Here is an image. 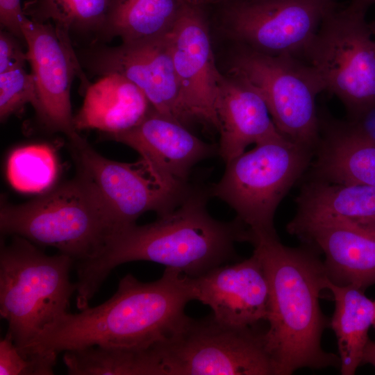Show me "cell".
<instances>
[{
    "label": "cell",
    "instance_id": "obj_1",
    "mask_svg": "<svg viewBox=\"0 0 375 375\" xmlns=\"http://www.w3.org/2000/svg\"><path fill=\"white\" fill-rule=\"evenodd\" d=\"M209 197V188H192L172 210L151 223L117 231L99 256L76 262L78 309L89 306L111 271L123 263L151 261L194 278L235 258V244L249 242V229L237 217H212L206 208Z\"/></svg>",
    "mask_w": 375,
    "mask_h": 375
},
{
    "label": "cell",
    "instance_id": "obj_2",
    "mask_svg": "<svg viewBox=\"0 0 375 375\" xmlns=\"http://www.w3.org/2000/svg\"><path fill=\"white\" fill-rule=\"evenodd\" d=\"M249 243L268 283L265 340L274 375H290L303 367H340L339 356L322 347L329 320L319 299L328 277L317 251L307 245L287 247L277 233H251Z\"/></svg>",
    "mask_w": 375,
    "mask_h": 375
},
{
    "label": "cell",
    "instance_id": "obj_3",
    "mask_svg": "<svg viewBox=\"0 0 375 375\" xmlns=\"http://www.w3.org/2000/svg\"><path fill=\"white\" fill-rule=\"evenodd\" d=\"M193 301L190 277L165 267L162 276L142 282L128 274L101 305L67 312L34 342L32 353H52L93 346L145 347L166 340L185 323Z\"/></svg>",
    "mask_w": 375,
    "mask_h": 375
},
{
    "label": "cell",
    "instance_id": "obj_4",
    "mask_svg": "<svg viewBox=\"0 0 375 375\" xmlns=\"http://www.w3.org/2000/svg\"><path fill=\"white\" fill-rule=\"evenodd\" d=\"M0 230L3 235L54 247L81 262L99 256L117 228L92 183L76 172L28 202L16 205L1 197Z\"/></svg>",
    "mask_w": 375,
    "mask_h": 375
},
{
    "label": "cell",
    "instance_id": "obj_5",
    "mask_svg": "<svg viewBox=\"0 0 375 375\" xmlns=\"http://www.w3.org/2000/svg\"><path fill=\"white\" fill-rule=\"evenodd\" d=\"M74 260L49 256L24 238L2 239L0 248V315L17 348L31 356L37 339L68 312L76 283L70 281Z\"/></svg>",
    "mask_w": 375,
    "mask_h": 375
},
{
    "label": "cell",
    "instance_id": "obj_6",
    "mask_svg": "<svg viewBox=\"0 0 375 375\" xmlns=\"http://www.w3.org/2000/svg\"><path fill=\"white\" fill-rule=\"evenodd\" d=\"M313 149L283 135L269 138L226 162L210 196L230 206L253 233H276L275 212L310 162Z\"/></svg>",
    "mask_w": 375,
    "mask_h": 375
},
{
    "label": "cell",
    "instance_id": "obj_7",
    "mask_svg": "<svg viewBox=\"0 0 375 375\" xmlns=\"http://www.w3.org/2000/svg\"><path fill=\"white\" fill-rule=\"evenodd\" d=\"M367 11L350 2L331 11L303 57L349 116L375 105V38Z\"/></svg>",
    "mask_w": 375,
    "mask_h": 375
},
{
    "label": "cell",
    "instance_id": "obj_8",
    "mask_svg": "<svg viewBox=\"0 0 375 375\" xmlns=\"http://www.w3.org/2000/svg\"><path fill=\"white\" fill-rule=\"evenodd\" d=\"M265 331L188 317L156 345L163 375H274Z\"/></svg>",
    "mask_w": 375,
    "mask_h": 375
},
{
    "label": "cell",
    "instance_id": "obj_9",
    "mask_svg": "<svg viewBox=\"0 0 375 375\" xmlns=\"http://www.w3.org/2000/svg\"><path fill=\"white\" fill-rule=\"evenodd\" d=\"M241 47L233 59L231 73L262 96L281 135L315 151L320 140L316 99L326 90L319 75L301 58Z\"/></svg>",
    "mask_w": 375,
    "mask_h": 375
},
{
    "label": "cell",
    "instance_id": "obj_10",
    "mask_svg": "<svg viewBox=\"0 0 375 375\" xmlns=\"http://www.w3.org/2000/svg\"><path fill=\"white\" fill-rule=\"evenodd\" d=\"M69 149L76 172L92 183L117 231L136 224L147 212L160 216L172 210L193 188L162 174L141 157L134 162L108 159L81 136L69 141Z\"/></svg>",
    "mask_w": 375,
    "mask_h": 375
},
{
    "label": "cell",
    "instance_id": "obj_11",
    "mask_svg": "<svg viewBox=\"0 0 375 375\" xmlns=\"http://www.w3.org/2000/svg\"><path fill=\"white\" fill-rule=\"evenodd\" d=\"M338 7L335 0H227L223 19L241 46L303 60L322 21Z\"/></svg>",
    "mask_w": 375,
    "mask_h": 375
},
{
    "label": "cell",
    "instance_id": "obj_12",
    "mask_svg": "<svg viewBox=\"0 0 375 375\" xmlns=\"http://www.w3.org/2000/svg\"><path fill=\"white\" fill-rule=\"evenodd\" d=\"M22 30L35 80L36 100L33 107L38 122L49 132L65 134L69 141L78 138L72 112V83L75 76L81 78L85 90L90 83L81 69L69 35L51 22L28 17L22 23Z\"/></svg>",
    "mask_w": 375,
    "mask_h": 375
},
{
    "label": "cell",
    "instance_id": "obj_13",
    "mask_svg": "<svg viewBox=\"0 0 375 375\" xmlns=\"http://www.w3.org/2000/svg\"><path fill=\"white\" fill-rule=\"evenodd\" d=\"M169 33L117 47L96 46L80 52L78 59L94 75L124 76L142 92L153 110L187 126L192 119L174 69Z\"/></svg>",
    "mask_w": 375,
    "mask_h": 375
},
{
    "label": "cell",
    "instance_id": "obj_14",
    "mask_svg": "<svg viewBox=\"0 0 375 375\" xmlns=\"http://www.w3.org/2000/svg\"><path fill=\"white\" fill-rule=\"evenodd\" d=\"M174 69L185 107L192 119L218 131L216 99L222 74L217 69L203 4L188 2L169 33Z\"/></svg>",
    "mask_w": 375,
    "mask_h": 375
},
{
    "label": "cell",
    "instance_id": "obj_15",
    "mask_svg": "<svg viewBox=\"0 0 375 375\" xmlns=\"http://www.w3.org/2000/svg\"><path fill=\"white\" fill-rule=\"evenodd\" d=\"M193 301L208 306L219 322L236 327H257L267 321L269 288L256 253L247 259L216 267L190 277Z\"/></svg>",
    "mask_w": 375,
    "mask_h": 375
},
{
    "label": "cell",
    "instance_id": "obj_16",
    "mask_svg": "<svg viewBox=\"0 0 375 375\" xmlns=\"http://www.w3.org/2000/svg\"><path fill=\"white\" fill-rule=\"evenodd\" d=\"M289 233L324 255L328 280L365 290L375 284V227L343 223L287 225Z\"/></svg>",
    "mask_w": 375,
    "mask_h": 375
},
{
    "label": "cell",
    "instance_id": "obj_17",
    "mask_svg": "<svg viewBox=\"0 0 375 375\" xmlns=\"http://www.w3.org/2000/svg\"><path fill=\"white\" fill-rule=\"evenodd\" d=\"M103 137L130 147L160 172L182 183H188L197 163L218 153L217 146L197 138L186 125L153 108L133 128Z\"/></svg>",
    "mask_w": 375,
    "mask_h": 375
},
{
    "label": "cell",
    "instance_id": "obj_18",
    "mask_svg": "<svg viewBox=\"0 0 375 375\" xmlns=\"http://www.w3.org/2000/svg\"><path fill=\"white\" fill-rule=\"evenodd\" d=\"M218 153L225 162L258 144L281 133L258 91L243 78L222 75L216 99Z\"/></svg>",
    "mask_w": 375,
    "mask_h": 375
},
{
    "label": "cell",
    "instance_id": "obj_19",
    "mask_svg": "<svg viewBox=\"0 0 375 375\" xmlns=\"http://www.w3.org/2000/svg\"><path fill=\"white\" fill-rule=\"evenodd\" d=\"M151 108L135 85L119 74H109L86 89L74 125L77 130L93 128L103 135L118 133L136 126Z\"/></svg>",
    "mask_w": 375,
    "mask_h": 375
},
{
    "label": "cell",
    "instance_id": "obj_20",
    "mask_svg": "<svg viewBox=\"0 0 375 375\" xmlns=\"http://www.w3.org/2000/svg\"><path fill=\"white\" fill-rule=\"evenodd\" d=\"M297 210L288 223H343L375 227V187L313 180L296 198Z\"/></svg>",
    "mask_w": 375,
    "mask_h": 375
},
{
    "label": "cell",
    "instance_id": "obj_21",
    "mask_svg": "<svg viewBox=\"0 0 375 375\" xmlns=\"http://www.w3.org/2000/svg\"><path fill=\"white\" fill-rule=\"evenodd\" d=\"M316 149L315 180L375 187V142L354 133L345 122H325Z\"/></svg>",
    "mask_w": 375,
    "mask_h": 375
},
{
    "label": "cell",
    "instance_id": "obj_22",
    "mask_svg": "<svg viewBox=\"0 0 375 375\" xmlns=\"http://www.w3.org/2000/svg\"><path fill=\"white\" fill-rule=\"evenodd\" d=\"M188 0H110L97 41L119 38L127 43L171 31Z\"/></svg>",
    "mask_w": 375,
    "mask_h": 375
},
{
    "label": "cell",
    "instance_id": "obj_23",
    "mask_svg": "<svg viewBox=\"0 0 375 375\" xmlns=\"http://www.w3.org/2000/svg\"><path fill=\"white\" fill-rule=\"evenodd\" d=\"M326 289L332 294L335 310L329 326L338 342L340 372L353 375L362 364L365 349L370 340L368 331L373 324L374 301L365 291L353 285L340 286L326 281Z\"/></svg>",
    "mask_w": 375,
    "mask_h": 375
},
{
    "label": "cell",
    "instance_id": "obj_24",
    "mask_svg": "<svg viewBox=\"0 0 375 375\" xmlns=\"http://www.w3.org/2000/svg\"><path fill=\"white\" fill-rule=\"evenodd\" d=\"M156 344L89 347L65 351L62 360L69 375H163Z\"/></svg>",
    "mask_w": 375,
    "mask_h": 375
},
{
    "label": "cell",
    "instance_id": "obj_25",
    "mask_svg": "<svg viewBox=\"0 0 375 375\" xmlns=\"http://www.w3.org/2000/svg\"><path fill=\"white\" fill-rule=\"evenodd\" d=\"M110 0H31L23 8L26 15L38 22H51L58 30L69 35L101 30Z\"/></svg>",
    "mask_w": 375,
    "mask_h": 375
},
{
    "label": "cell",
    "instance_id": "obj_26",
    "mask_svg": "<svg viewBox=\"0 0 375 375\" xmlns=\"http://www.w3.org/2000/svg\"><path fill=\"white\" fill-rule=\"evenodd\" d=\"M58 157L47 144H26L9 154L6 175L12 187L24 193L45 192L52 188L59 174Z\"/></svg>",
    "mask_w": 375,
    "mask_h": 375
},
{
    "label": "cell",
    "instance_id": "obj_27",
    "mask_svg": "<svg viewBox=\"0 0 375 375\" xmlns=\"http://www.w3.org/2000/svg\"><path fill=\"white\" fill-rule=\"evenodd\" d=\"M57 356L42 352L25 355L6 333L0 341V375H52Z\"/></svg>",
    "mask_w": 375,
    "mask_h": 375
},
{
    "label": "cell",
    "instance_id": "obj_28",
    "mask_svg": "<svg viewBox=\"0 0 375 375\" xmlns=\"http://www.w3.org/2000/svg\"><path fill=\"white\" fill-rule=\"evenodd\" d=\"M33 75L24 67L0 74V119L3 122L27 103H35Z\"/></svg>",
    "mask_w": 375,
    "mask_h": 375
},
{
    "label": "cell",
    "instance_id": "obj_29",
    "mask_svg": "<svg viewBox=\"0 0 375 375\" xmlns=\"http://www.w3.org/2000/svg\"><path fill=\"white\" fill-rule=\"evenodd\" d=\"M19 38L6 30L0 32V74L24 67L28 61Z\"/></svg>",
    "mask_w": 375,
    "mask_h": 375
},
{
    "label": "cell",
    "instance_id": "obj_30",
    "mask_svg": "<svg viewBox=\"0 0 375 375\" xmlns=\"http://www.w3.org/2000/svg\"><path fill=\"white\" fill-rule=\"evenodd\" d=\"M27 17L21 0H0L1 30H6L25 42L22 24Z\"/></svg>",
    "mask_w": 375,
    "mask_h": 375
},
{
    "label": "cell",
    "instance_id": "obj_31",
    "mask_svg": "<svg viewBox=\"0 0 375 375\" xmlns=\"http://www.w3.org/2000/svg\"><path fill=\"white\" fill-rule=\"evenodd\" d=\"M345 122L354 133L375 142V105L349 116Z\"/></svg>",
    "mask_w": 375,
    "mask_h": 375
},
{
    "label": "cell",
    "instance_id": "obj_32",
    "mask_svg": "<svg viewBox=\"0 0 375 375\" xmlns=\"http://www.w3.org/2000/svg\"><path fill=\"white\" fill-rule=\"evenodd\" d=\"M370 364L375 368V341L369 340L365 349L362 364Z\"/></svg>",
    "mask_w": 375,
    "mask_h": 375
},
{
    "label": "cell",
    "instance_id": "obj_33",
    "mask_svg": "<svg viewBox=\"0 0 375 375\" xmlns=\"http://www.w3.org/2000/svg\"><path fill=\"white\" fill-rule=\"evenodd\" d=\"M350 3L368 10L370 6L375 5V0H350Z\"/></svg>",
    "mask_w": 375,
    "mask_h": 375
},
{
    "label": "cell",
    "instance_id": "obj_34",
    "mask_svg": "<svg viewBox=\"0 0 375 375\" xmlns=\"http://www.w3.org/2000/svg\"><path fill=\"white\" fill-rule=\"evenodd\" d=\"M369 24L372 35L375 38V18L372 22H369Z\"/></svg>",
    "mask_w": 375,
    "mask_h": 375
},
{
    "label": "cell",
    "instance_id": "obj_35",
    "mask_svg": "<svg viewBox=\"0 0 375 375\" xmlns=\"http://www.w3.org/2000/svg\"><path fill=\"white\" fill-rule=\"evenodd\" d=\"M224 1H227V0H201V3L203 4L206 3H217V2Z\"/></svg>",
    "mask_w": 375,
    "mask_h": 375
},
{
    "label": "cell",
    "instance_id": "obj_36",
    "mask_svg": "<svg viewBox=\"0 0 375 375\" xmlns=\"http://www.w3.org/2000/svg\"><path fill=\"white\" fill-rule=\"evenodd\" d=\"M374 320H373V326L374 328H375V300L374 301Z\"/></svg>",
    "mask_w": 375,
    "mask_h": 375
},
{
    "label": "cell",
    "instance_id": "obj_37",
    "mask_svg": "<svg viewBox=\"0 0 375 375\" xmlns=\"http://www.w3.org/2000/svg\"><path fill=\"white\" fill-rule=\"evenodd\" d=\"M189 2L202 3L201 0H188Z\"/></svg>",
    "mask_w": 375,
    "mask_h": 375
}]
</instances>
